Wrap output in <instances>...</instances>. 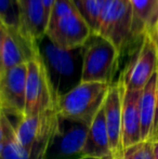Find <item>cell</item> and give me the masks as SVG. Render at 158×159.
Masks as SVG:
<instances>
[{
    "mask_svg": "<svg viewBox=\"0 0 158 159\" xmlns=\"http://www.w3.org/2000/svg\"><path fill=\"white\" fill-rule=\"evenodd\" d=\"M111 84L104 82H78L59 96L57 114L62 117L90 125L102 107Z\"/></svg>",
    "mask_w": 158,
    "mask_h": 159,
    "instance_id": "cell-1",
    "label": "cell"
},
{
    "mask_svg": "<svg viewBox=\"0 0 158 159\" xmlns=\"http://www.w3.org/2000/svg\"><path fill=\"white\" fill-rule=\"evenodd\" d=\"M119 53L112 42L97 34H92L82 47L80 82L112 84Z\"/></svg>",
    "mask_w": 158,
    "mask_h": 159,
    "instance_id": "cell-2",
    "label": "cell"
},
{
    "mask_svg": "<svg viewBox=\"0 0 158 159\" xmlns=\"http://www.w3.org/2000/svg\"><path fill=\"white\" fill-rule=\"evenodd\" d=\"M59 115V114H57ZM89 124L80 120L57 116L56 126L43 159H80L82 158Z\"/></svg>",
    "mask_w": 158,
    "mask_h": 159,
    "instance_id": "cell-3",
    "label": "cell"
},
{
    "mask_svg": "<svg viewBox=\"0 0 158 159\" xmlns=\"http://www.w3.org/2000/svg\"><path fill=\"white\" fill-rule=\"evenodd\" d=\"M132 23L130 0H105L95 34L112 42L120 52L133 38Z\"/></svg>",
    "mask_w": 158,
    "mask_h": 159,
    "instance_id": "cell-4",
    "label": "cell"
},
{
    "mask_svg": "<svg viewBox=\"0 0 158 159\" xmlns=\"http://www.w3.org/2000/svg\"><path fill=\"white\" fill-rule=\"evenodd\" d=\"M92 34L91 26L76 9L56 19L49 20L44 37L55 48L72 51L82 48Z\"/></svg>",
    "mask_w": 158,
    "mask_h": 159,
    "instance_id": "cell-5",
    "label": "cell"
},
{
    "mask_svg": "<svg viewBox=\"0 0 158 159\" xmlns=\"http://www.w3.org/2000/svg\"><path fill=\"white\" fill-rule=\"evenodd\" d=\"M56 94L41 54L27 63L25 117L39 115L56 105Z\"/></svg>",
    "mask_w": 158,
    "mask_h": 159,
    "instance_id": "cell-6",
    "label": "cell"
},
{
    "mask_svg": "<svg viewBox=\"0 0 158 159\" xmlns=\"http://www.w3.org/2000/svg\"><path fill=\"white\" fill-rule=\"evenodd\" d=\"M27 64L0 71V108L7 116L25 117Z\"/></svg>",
    "mask_w": 158,
    "mask_h": 159,
    "instance_id": "cell-7",
    "label": "cell"
},
{
    "mask_svg": "<svg viewBox=\"0 0 158 159\" xmlns=\"http://www.w3.org/2000/svg\"><path fill=\"white\" fill-rule=\"evenodd\" d=\"M158 67V51L148 34L143 36L142 44L135 57L127 67L121 81L126 90L139 91L145 87Z\"/></svg>",
    "mask_w": 158,
    "mask_h": 159,
    "instance_id": "cell-8",
    "label": "cell"
},
{
    "mask_svg": "<svg viewBox=\"0 0 158 159\" xmlns=\"http://www.w3.org/2000/svg\"><path fill=\"white\" fill-rule=\"evenodd\" d=\"M40 55L38 42L26 37L17 28L4 27L0 53L1 70L27 64Z\"/></svg>",
    "mask_w": 158,
    "mask_h": 159,
    "instance_id": "cell-9",
    "label": "cell"
},
{
    "mask_svg": "<svg viewBox=\"0 0 158 159\" xmlns=\"http://www.w3.org/2000/svg\"><path fill=\"white\" fill-rule=\"evenodd\" d=\"M124 92V86L121 80L116 84H112L103 104L108 140H110V148L113 159H121L124 155L121 115Z\"/></svg>",
    "mask_w": 158,
    "mask_h": 159,
    "instance_id": "cell-10",
    "label": "cell"
},
{
    "mask_svg": "<svg viewBox=\"0 0 158 159\" xmlns=\"http://www.w3.org/2000/svg\"><path fill=\"white\" fill-rule=\"evenodd\" d=\"M49 19L42 0H19V30L38 42L46 35Z\"/></svg>",
    "mask_w": 158,
    "mask_h": 159,
    "instance_id": "cell-11",
    "label": "cell"
},
{
    "mask_svg": "<svg viewBox=\"0 0 158 159\" xmlns=\"http://www.w3.org/2000/svg\"><path fill=\"white\" fill-rule=\"evenodd\" d=\"M142 90L124 89L122 96V146L124 148L141 142L140 98Z\"/></svg>",
    "mask_w": 158,
    "mask_h": 159,
    "instance_id": "cell-12",
    "label": "cell"
},
{
    "mask_svg": "<svg viewBox=\"0 0 158 159\" xmlns=\"http://www.w3.org/2000/svg\"><path fill=\"white\" fill-rule=\"evenodd\" d=\"M82 158L113 159L103 105L89 125L88 134L82 151Z\"/></svg>",
    "mask_w": 158,
    "mask_h": 159,
    "instance_id": "cell-13",
    "label": "cell"
},
{
    "mask_svg": "<svg viewBox=\"0 0 158 159\" xmlns=\"http://www.w3.org/2000/svg\"><path fill=\"white\" fill-rule=\"evenodd\" d=\"M133 13L132 37L153 36L158 22V0H130Z\"/></svg>",
    "mask_w": 158,
    "mask_h": 159,
    "instance_id": "cell-14",
    "label": "cell"
},
{
    "mask_svg": "<svg viewBox=\"0 0 158 159\" xmlns=\"http://www.w3.org/2000/svg\"><path fill=\"white\" fill-rule=\"evenodd\" d=\"M0 120L3 128V151L1 159H30L16 134V126L13 125L10 117L1 111Z\"/></svg>",
    "mask_w": 158,
    "mask_h": 159,
    "instance_id": "cell-15",
    "label": "cell"
},
{
    "mask_svg": "<svg viewBox=\"0 0 158 159\" xmlns=\"http://www.w3.org/2000/svg\"><path fill=\"white\" fill-rule=\"evenodd\" d=\"M39 127V116H32V117H24L19 120L16 125V134L21 144L27 151L29 156L32 155L33 148L35 146L38 133Z\"/></svg>",
    "mask_w": 158,
    "mask_h": 159,
    "instance_id": "cell-16",
    "label": "cell"
},
{
    "mask_svg": "<svg viewBox=\"0 0 158 159\" xmlns=\"http://www.w3.org/2000/svg\"><path fill=\"white\" fill-rule=\"evenodd\" d=\"M73 2L95 34L105 0H73Z\"/></svg>",
    "mask_w": 158,
    "mask_h": 159,
    "instance_id": "cell-17",
    "label": "cell"
},
{
    "mask_svg": "<svg viewBox=\"0 0 158 159\" xmlns=\"http://www.w3.org/2000/svg\"><path fill=\"white\" fill-rule=\"evenodd\" d=\"M0 20L6 27L19 30V0H0Z\"/></svg>",
    "mask_w": 158,
    "mask_h": 159,
    "instance_id": "cell-18",
    "label": "cell"
},
{
    "mask_svg": "<svg viewBox=\"0 0 158 159\" xmlns=\"http://www.w3.org/2000/svg\"><path fill=\"white\" fill-rule=\"evenodd\" d=\"M121 159H154L151 141H141L124 148Z\"/></svg>",
    "mask_w": 158,
    "mask_h": 159,
    "instance_id": "cell-19",
    "label": "cell"
},
{
    "mask_svg": "<svg viewBox=\"0 0 158 159\" xmlns=\"http://www.w3.org/2000/svg\"><path fill=\"white\" fill-rule=\"evenodd\" d=\"M54 2H55V0H42L43 8H44V11H46V13H47L48 19L50 17V13H51V10H52V8H53Z\"/></svg>",
    "mask_w": 158,
    "mask_h": 159,
    "instance_id": "cell-20",
    "label": "cell"
},
{
    "mask_svg": "<svg viewBox=\"0 0 158 159\" xmlns=\"http://www.w3.org/2000/svg\"><path fill=\"white\" fill-rule=\"evenodd\" d=\"M4 27L3 23L0 20V53H1V46H2V39H3V33H4ZM0 71H1V61H0Z\"/></svg>",
    "mask_w": 158,
    "mask_h": 159,
    "instance_id": "cell-21",
    "label": "cell"
},
{
    "mask_svg": "<svg viewBox=\"0 0 158 159\" xmlns=\"http://www.w3.org/2000/svg\"><path fill=\"white\" fill-rule=\"evenodd\" d=\"M153 145V155H154V159H158V140L151 141Z\"/></svg>",
    "mask_w": 158,
    "mask_h": 159,
    "instance_id": "cell-22",
    "label": "cell"
},
{
    "mask_svg": "<svg viewBox=\"0 0 158 159\" xmlns=\"http://www.w3.org/2000/svg\"><path fill=\"white\" fill-rule=\"evenodd\" d=\"M151 36V35H150ZM153 38V40L155 41V44L157 47V51H158V22H157V25H156V30H155V33L153 36H151Z\"/></svg>",
    "mask_w": 158,
    "mask_h": 159,
    "instance_id": "cell-23",
    "label": "cell"
},
{
    "mask_svg": "<svg viewBox=\"0 0 158 159\" xmlns=\"http://www.w3.org/2000/svg\"><path fill=\"white\" fill-rule=\"evenodd\" d=\"M1 115V114H0ZM3 140V128H2V125H1V120H0V141Z\"/></svg>",
    "mask_w": 158,
    "mask_h": 159,
    "instance_id": "cell-24",
    "label": "cell"
},
{
    "mask_svg": "<svg viewBox=\"0 0 158 159\" xmlns=\"http://www.w3.org/2000/svg\"><path fill=\"white\" fill-rule=\"evenodd\" d=\"M2 151H3V140L0 141V158H1L2 155Z\"/></svg>",
    "mask_w": 158,
    "mask_h": 159,
    "instance_id": "cell-25",
    "label": "cell"
},
{
    "mask_svg": "<svg viewBox=\"0 0 158 159\" xmlns=\"http://www.w3.org/2000/svg\"><path fill=\"white\" fill-rule=\"evenodd\" d=\"M155 140H158V125H157V128H156V131H155L154 138H153L152 141H155Z\"/></svg>",
    "mask_w": 158,
    "mask_h": 159,
    "instance_id": "cell-26",
    "label": "cell"
},
{
    "mask_svg": "<svg viewBox=\"0 0 158 159\" xmlns=\"http://www.w3.org/2000/svg\"><path fill=\"white\" fill-rule=\"evenodd\" d=\"M80 159H95V158H80Z\"/></svg>",
    "mask_w": 158,
    "mask_h": 159,
    "instance_id": "cell-27",
    "label": "cell"
},
{
    "mask_svg": "<svg viewBox=\"0 0 158 159\" xmlns=\"http://www.w3.org/2000/svg\"><path fill=\"white\" fill-rule=\"evenodd\" d=\"M0 114H1V108H0Z\"/></svg>",
    "mask_w": 158,
    "mask_h": 159,
    "instance_id": "cell-28",
    "label": "cell"
},
{
    "mask_svg": "<svg viewBox=\"0 0 158 159\" xmlns=\"http://www.w3.org/2000/svg\"><path fill=\"white\" fill-rule=\"evenodd\" d=\"M0 159H1V158H0Z\"/></svg>",
    "mask_w": 158,
    "mask_h": 159,
    "instance_id": "cell-29",
    "label": "cell"
}]
</instances>
